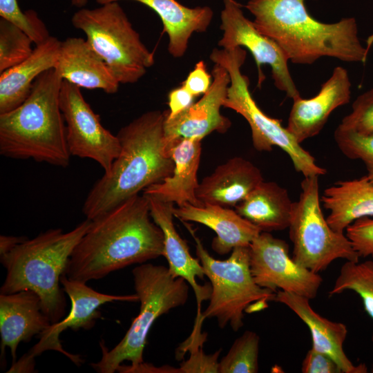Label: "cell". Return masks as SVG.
I'll use <instances>...</instances> for the list:
<instances>
[{
	"label": "cell",
	"instance_id": "obj_35",
	"mask_svg": "<svg viewBox=\"0 0 373 373\" xmlns=\"http://www.w3.org/2000/svg\"><path fill=\"white\" fill-rule=\"evenodd\" d=\"M301 372L303 373H343L334 359L312 347L303 361Z\"/></svg>",
	"mask_w": 373,
	"mask_h": 373
},
{
	"label": "cell",
	"instance_id": "obj_26",
	"mask_svg": "<svg viewBox=\"0 0 373 373\" xmlns=\"http://www.w3.org/2000/svg\"><path fill=\"white\" fill-rule=\"evenodd\" d=\"M321 201L329 211V225L344 233L356 220L373 216V182L367 175L336 182L324 190Z\"/></svg>",
	"mask_w": 373,
	"mask_h": 373
},
{
	"label": "cell",
	"instance_id": "obj_6",
	"mask_svg": "<svg viewBox=\"0 0 373 373\" xmlns=\"http://www.w3.org/2000/svg\"><path fill=\"white\" fill-rule=\"evenodd\" d=\"M140 308L121 341L108 350L100 342L102 356L90 366L99 373L126 372L144 363L143 353L151 327L157 318L184 305L189 283L173 277L169 268L151 263L140 264L132 271Z\"/></svg>",
	"mask_w": 373,
	"mask_h": 373
},
{
	"label": "cell",
	"instance_id": "obj_28",
	"mask_svg": "<svg viewBox=\"0 0 373 373\" xmlns=\"http://www.w3.org/2000/svg\"><path fill=\"white\" fill-rule=\"evenodd\" d=\"M346 290L357 294L363 301L365 312L373 319V261L362 262L347 261L341 267L329 296ZM373 343V335L372 338Z\"/></svg>",
	"mask_w": 373,
	"mask_h": 373
},
{
	"label": "cell",
	"instance_id": "obj_10",
	"mask_svg": "<svg viewBox=\"0 0 373 373\" xmlns=\"http://www.w3.org/2000/svg\"><path fill=\"white\" fill-rule=\"evenodd\" d=\"M318 175L305 177L301 193L294 202L289 223L292 258L313 272L325 270L335 260L358 262L360 256L344 233L333 230L324 217L319 196Z\"/></svg>",
	"mask_w": 373,
	"mask_h": 373
},
{
	"label": "cell",
	"instance_id": "obj_37",
	"mask_svg": "<svg viewBox=\"0 0 373 373\" xmlns=\"http://www.w3.org/2000/svg\"><path fill=\"white\" fill-rule=\"evenodd\" d=\"M211 84V75L207 72L204 61L201 60L195 64L182 86L194 97H198L204 95Z\"/></svg>",
	"mask_w": 373,
	"mask_h": 373
},
{
	"label": "cell",
	"instance_id": "obj_40",
	"mask_svg": "<svg viewBox=\"0 0 373 373\" xmlns=\"http://www.w3.org/2000/svg\"><path fill=\"white\" fill-rule=\"evenodd\" d=\"M72 5L82 8H84L88 2L89 0H69Z\"/></svg>",
	"mask_w": 373,
	"mask_h": 373
},
{
	"label": "cell",
	"instance_id": "obj_36",
	"mask_svg": "<svg viewBox=\"0 0 373 373\" xmlns=\"http://www.w3.org/2000/svg\"><path fill=\"white\" fill-rule=\"evenodd\" d=\"M221 350L213 355H205L202 350L198 348L192 353L191 358L182 365L178 372H218V357Z\"/></svg>",
	"mask_w": 373,
	"mask_h": 373
},
{
	"label": "cell",
	"instance_id": "obj_1",
	"mask_svg": "<svg viewBox=\"0 0 373 373\" xmlns=\"http://www.w3.org/2000/svg\"><path fill=\"white\" fill-rule=\"evenodd\" d=\"M148 198L136 195L91 220L64 275L87 283L164 255V235L151 220Z\"/></svg>",
	"mask_w": 373,
	"mask_h": 373
},
{
	"label": "cell",
	"instance_id": "obj_15",
	"mask_svg": "<svg viewBox=\"0 0 373 373\" xmlns=\"http://www.w3.org/2000/svg\"><path fill=\"white\" fill-rule=\"evenodd\" d=\"M211 75L213 81L209 88L197 102L173 118L164 117V132L168 154L171 146L180 139L202 140L213 131L225 133L231 127V121L220 113L227 96L229 75L224 67L217 64H214Z\"/></svg>",
	"mask_w": 373,
	"mask_h": 373
},
{
	"label": "cell",
	"instance_id": "obj_2",
	"mask_svg": "<svg viewBox=\"0 0 373 373\" xmlns=\"http://www.w3.org/2000/svg\"><path fill=\"white\" fill-rule=\"evenodd\" d=\"M164 111L146 112L120 128L121 149L108 172L93 186L82 207L93 220L173 171L174 162L166 150Z\"/></svg>",
	"mask_w": 373,
	"mask_h": 373
},
{
	"label": "cell",
	"instance_id": "obj_13",
	"mask_svg": "<svg viewBox=\"0 0 373 373\" xmlns=\"http://www.w3.org/2000/svg\"><path fill=\"white\" fill-rule=\"evenodd\" d=\"M221 39L218 45L229 49L245 47L253 55L258 70L259 84L265 77L261 70L262 65L271 67L275 86L285 93L287 97L294 99L300 94L291 76L285 54L278 44L258 31L254 21L247 18L235 0H223L220 14Z\"/></svg>",
	"mask_w": 373,
	"mask_h": 373
},
{
	"label": "cell",
	"instance_id": "obj_14",
	"mask_svg": "<svg viewBox=\"0 0 373 373\" xmlns=\"http://www.w3.org/2000/svg\"><path fill=\"white\" fill-rule=\"evenodd\" d=\"M250 269L255 282L274 292L281 291L314 299L323 283L318 274L290 258L289 245L269 232H260L249 245Z\"/></svg>",
	"mask_w": 373,
	"mask_h": 373
},
{
	"label": "cell",
	"instance_id": "obj_19",
	"mask_svg": "<svg viewBox=\"0 0 373 373\" xmlns=\"http://www.w3.org/2000/svg\"><path fill=\"white\" fill-rule=\"evenodd\" d=\"M173 215L182 222L202 224L216 233L212 249L220 255L229 254L235 247H249L261 232L236 210L217 204L195 206L189 203L173 207Z\"/></svg>",
	"mask_w": 373,
	"mask_h": 373
},
{
	"label": "cell",
	"instance_id": "obj_34",
	"mask_svg": "<svg viewBox=\"0 0 373 373\" xmlns=\"http://www.w3.org/2000/svg\"><path fill=\"white\" fill-rule=\"evenodd\" d=\"M345 235L360 258H373V218L356 220L346 228Z\"/></svg>",
	"mask_w": 373,
	"mask_h": 373
},
{
	"label": "cell",
	"instance_id": "obj_16",
	"mask_svg": "<svg viewBox=\"0 0 373 373\" xmlns=\"http://www.w3.org/2000/svg\"><path fill=\"white\" fill-rule=\"evenodd\" d=\"M351 86L347 70L336 66L317 95L309 99H293L286 128L298 143L317 135L331 113L350 102Z\"/></svg>",
	"mask_w": 373,
	"mask_h": 373
},
{
	"label": "cell",
	"instance_id": "obj_24",
	"mask_svg": "<svg viewBox=\"0 0 373 373\" xmlns=\"http://www.w3.org/2000/svg\"><path fill=\"white\" fill-rule=\"evenodd\" d=\"M61 44L57 38L50 35L36 45L27 59L0 73V114L20 106L30 95L37 77L55 68Z\"/></svg>",
	"mask_w": 373,
	"mask_h": 373
},
{
	"label": "cell",
	"instance_id": "obj_21",
	"mask_svg": "<svg viewBox=\"0 0 373 373\" xmlns=\"http://www.w3.org/2000/svg\"><path fill=\"white\" fill-rule=\"evenodd\" d=\"M201 142L198 139L177 140L169 151L174 162L173 173L162 181L146 188L143 194L162 202L175 203L178 207L187 203L195 206L203 205L196 196Z\"/></svg>",
	"mask_w": 373,
	"mask_h": 373
},
{
	"label": "cell",
	"instance_id": "obj_7",
	"mask_svg": "<svg viewBox=\"0 0 373 373\" xmlns=\"http://www.w3.org/2000/svg\"><path fill=\"white\" fill-rule=\"evenodd\" d=\"M71 21L120 84L138 82L154 64V53L143 44L119 2L79 8Z\"/></svg>",
	"mask_w": 373,
	"mask_h": 373
},
{
	"label": "cell",
	"instance_id": "obj_27",
	"mask_svg": "<svg viewBox=\"0 0 373 373\" xmlns=\"http://www.w3.org/2000/svg\"><path fill=\"white\" fill-rule=\"evenodd\" d=\"M293 204L285 188L263 180L235 207L261 232L270 233L289 227Z\"/></svg>",
	"mask_w": 373,
	"mask_h": 373
},
{
	"label": "cell",
	"instance_id": "obj_39",
	"mask_svg": "<svg viewBox=\"0 0 373 373\" xmlns=\"http://www.w3.org/2000/svg\"><path fill=\"white\" fill-rule=\"evenodd\" d=\"M28 239L24 236H0V256L3 255L17 245L21 243Z\"/></svg>",
	"mask_w": 373,
	"mask_h": 373
},
{
	"label": "cell",
	"instance_id": "obj_31",
	"mask_svg": "<svg viewBox=\"0 0 373 373\" xmlns=\"http://www.w3.org/2000/svg\"><path fill=\"white\" fill-rule=\"evenodd\" d=\"M335 142L347 158L361 160L367 170L368 179L373 182V133L363 135L337 127L334 131Z\"/></svg>",
	"mask_w": 373,
	"mask_h": 373
},
{
	"label": "cell",
	"instance_id": "obj_38",
	"mask_svg": "<svg viewBox=\"0 0 373 373\" xmlns=\"http://www.w3.org/2000/svg\"><path fill=\"white\" fill-rule=\"evenodd\" d=\"M195 97L182 85L173 89L168 95L169 109L164 111L165 117L168 119L176 117L194 103Z\"/></svg>",
	"mask_w": 373,
	"mask_h": 373
},
{
	"label": "cell",
	"instance_id": "obj_5",
	"mask_svg": "<svg viewBox=\"0 0 373 373\" xmlns=\"http://www.w3.org/2000/svg\"><path fill=\"white\" fill-rule=\"evenodd\" d=\"M90 223L91 220L86 218L68 232L48 229L1 255L6 276L0 293L31 290L39 296L41 310L51 323L61 321L65 315L66 300L59 286L60 278Z\"/></svg>",
	"mask_w": 373,
	"mask_h": 373
},
{
	"label": "cell",
	"instance_id": "obj_33",
	"mask_svg": "<svg viewBox=\"0 0 373 373\" xmlns=\"http://www.w3.org/2000/svg\"><path fill=\"white\" fill-rule=\"evenodd\" d=\"M338 127L363 135L373 133V88L358 95Z\"/></svg>",
	"mask_w": 373,
	"mask_h": 373
},
{
	"label": "cell",
	"instance_id": "obj_29",
	"mask_svg": "<svg viewBox=\"0 0 373 373\" xmlns=\"http://www.w3.org/2000/svg\"><path fill=\"white\" fill-rule=\"evenodd\" d=\"M260 337L253 331H245L228 353L218 363L219 373H256L258 367Z\"/></svg>",
	"mask_w": 373,
	"mask_h": 373
},
{
	"label": "cell",
	"instance_id": "obj_32",
	"mask_svg": "<svg viewBox=\"0 0 373 373\" xmlns=\"http://www.w3.org/2000/svg\"><path fill=\"white\" fill-rule=\"evenodd\" d=\"M0 16L22 29L33 41L39 44L49 36L44 23L32 10L22 12L17 0H0Z\"/></svg>",
	"mask_w": 373,
	"mask_h": 373
},
{
	"label": "cell",
	"instance_id": "obj_25",
	"mask_svg": "<svg viewBox=\"0 0 373 373\" xmlns=\"http://www.w3.org/2000/svg\"><path fill=\"white\" fill-rule=\"evenodd\" d=\"M99 4L123 0H95ZM141 3L160 17L169 38L168 51L175 58L184 56L189 39L195 32H206L213 17L209 6L190 8L176 0H130Z\"/></svg>",
	"mask_w": 373,
	"mask_h": 373
},
{
	"label": "cell",
	"instance_id": "obj_11",
	"mask_svg": "<svg viewBox=\"0 0 373 373\" xmlns=\"http://www.w3.org/2000/svg\"><path fill=\"white\" fill-rule=\"evenodd\" d=\"M63 290L68 296L71 307L69 314L64 319L50 325L38 336L39 342L19 361L12 363L9 372H35V357L47 350H55L66 356L77 365H80L83 359L79 355L72 354L64 350L59 336L67 329L78 331L79 329H90L96 321L102 317L98 308L107 303L114 301L137 302L138 296L111 295L98 292L86 283L68 278L63 274L60 278Z\"/></svg>",
	"mask_w": 373,
	"mask_h": 373
},
{
	"label": "cell",
	"instance_id": "obj_18",
	"mask_svg": "<svg viewBox=\"0 0 373 373\" xmlns=\"http://www.w3.org/2000/svg\"><path fill=\"white\" fill-rule=\"evenodd\" d=\"M41 310L39 296L31 290L0 294L1 354L6 347L11 352L12 363L17 361V350L21 342L28 343L51 325Z\"/></svg>",
	"mask_w": 373,
	"mask_h": 373
},
{
	"label": "cell",
	"instance_id": "obj_4",
	"mask_svg": "<svg viewBox=\"0 0 373 373\" xmlns=\"http://www.w3.org/2000/svg\"><path fill=\"white\" fill-rule=\"evenodd\" d=\"M62 82L56 68L44 72L35 81L30 95L20 106L0 114L1 155L68 166L71 155L59 104Z\"/></svg>",
	"mask_w": 373,
	"mask_h": 373
},
{
	"label": "cell",
	"instance_id": "obj_22",
	"mask_svg": "<svg viewBox=\"0 0 373 373\" xmlns=\"http://www.w3.org/2000/svg\"><path fill=\"white\" fill-rule=\"evenodd\" d=\"M55 68L63 80L79 88L117 92L119 82L86 39L70 37L61 41Z\"/></svg>",
	"mask_w": 373,
	"mask_h": 373
},
{
	"label": "cell",
	"instance_id": "obj_17",
	"mask_svg": "<svg viewBox=\"0 0 373 373\" xmlns=\"http://www.w3.org/2000/svg\"><path fill=\"white\" fill-rule=\"evenodd\" d=\"M145 196L149 200L152 220L161 229L164 235L163 256L167 260L169 271L175 278H183L192 287L198 304L196 322H199L202 314L201 303L209 299L211 286L209 285L202 286L197 282V278L203 279L205 276L204 269L200 260L191 255L186 242L181 238L175 229L173 212L174 204Z\"/></svg>",
	"mask_w": 373,
	"mask_h": 373
},
{
	"label": "cell",
	"instance_id": "obj_23",
	"mask_svg": "<svg viewBox=\"0 0 373 373\" xmlns=\"http://www.w3.org/2000/svg\"><path fill=\"white\" fill-rule=\"evenodd\" d=\"M263 180L256 165L234 157L218 165L199 183L196 196L203 204L236 207Z\"/></svg>",
	"mask_w": 373,
	"mask_h": 373
},
{
	"label": "cell",
	"instance_id": "obj_8",
	"mask_svg": "<svg viewBox=\"0 0 373 373\" xmlns=\"http://www.w3.org/2000/svg\"><path fill=\"white\" fill-rule=\"evenodd\" d=\"M183 222L195 240L196 254L211 286L209 304L202 312L201 320L215 318L220 328L229 325L236 332L243 326L244 312H251L253 303L256 311L265 309L276 292L255 282L250 269L249 246L235 247L227 260L215 259Z\"/></svg>",
	"mask_w": 373,
	"mask_h": 373
},
{
	"label": "cell",
	"instance_id": "obj_12",
	"mask_svg": "<svg viewBox=\"0 0 373 373\" xmlns=\"http://www.w3.org/2000/svg\"><path fill=\"white\" fill-rule=\"evenodd\" d=\"M59 104L70 155L93 160L104 173L108 172L121 149L117 135L102 126L80 88L65 80L61 84Z\"/></svg>",
	"mask_w": 373,
	"mask_h": 373
},
{
	"label": "cell",
	"instance_id": "obj_30",
	"mask_svg": "<svg viewBox=\"0 0 373 373\" xmlns=\"http://www.w3.org/2000/svg\"><path fill=\"white\" fill-rule=\"evenodd\" d=\"M33 41L20 28L0 19V73L27 59L32 52Z\"/></svg>",
	"mask_w": 373,
	"mask_h": 373
},
{
	"label": "cell",
	"instance_id": "obj_3",
	"mask_svg": "<svg viewBox=\"0 0 373 373\" xmlns=\"http://www.w3.org/2000/svg\"><path fill=\"white\" fill-rule=\"evenodd\" d=\"M305 1L249 0L246 8L258 31L275 41L294 64H312L323 57L364 63L368 49L358 38L355 19L321 22L307 12Z\"/></svg>",
	"mask_w": 373,
	"mask_h": 373
},
{
	"label": "cell",
	"instance_id": "obj_9",
	"mask_svg": "<svg viewBox=\"0 0 373 373\" xmlns=\"http://www.w3.org/2000/svg\"><path fill=\"white\" fill-rule=\"evenodd\" d=\"M247 52L241 47L213 48L210 59L224 67L230 77L227 96L223 106L242 115L248 122L252 144L258 151H271L274 146L283 150L290 157L296 171L304 177L323 175L327 171L318 166L315 158L305 150L281 121L266 115L257 105L249 91V80L242 74Z\"/></svg>",
	"mask_w": 373,
	"mask_h": 373
},
{
	"label": "cell",
	"instance_id": "obj_20",
	"mask_svg": "<svg viewBox=\"0 0 373 373\" xmlns=\"http://www.w3.org/2000/svg\"><path fill=\"white\" fill-rule=\"evenodd\" d=\"M272 301L286 305L308 327L312 339V347L329 356L343 373H365V364L354 365L346 356L343 344L347 335V326L331 321L316 312L309 299L296 294L278 290Z\"/></svg>",
	"mask_w": 373,
	"mask_h": 373
}]
</instances>
